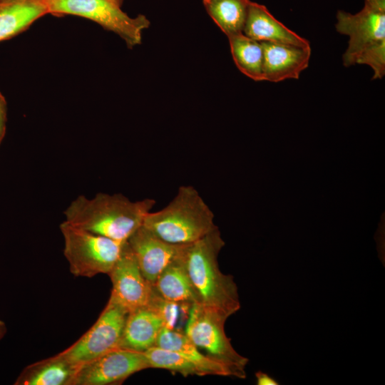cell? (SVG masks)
I'll use <instances>...</instances> for the list:
<instances>
[{
    "label": "cell",
    "instance_id": "obj_18",
    "mask_svg": "<svg viewBox=\"0 0 385 385\" xmlns=\"http://www.w3.org/2000/svg\"><path fill=\"white\" fill-rule=\"evenodd\" d=\"M155 346L179 353L192 360L205 370L207 375L232 376L228 368L207 355L201 354L185 332L175 328L163 327Z\"/></svg>",
    "mask_w": 385,
    "mask_h": 385
},
{
    "label": "cell",
    "instance_id": "obj_7",
    "mask_svg": "<svg viewBox=\"0 0 385 385\" xmlns=\"http://www.w3.org/2000/svg\"><path fill=\"white\" fill-rule=\"evenodd\" d=\"M129 312L110 296L93 325L74 344L60 354L80 366L119 348Z\"/></svg>",
    "mask_w": 385,
    "mask_h": 385
},
{
    "label": "cell",
    "instance_id": "obj_3",
    "mask_svg": "<svg viewBox=\"0 0 385 385\" xmlns=\"http://www.w3.org/2000/svg\"><path fill=\"white\" fill-rule=\"evenodd\" d=\"M143 225L176 245L192 244L217 228L211 209L191 185L180 186L165 207L146 215Z\"/></svg>",
    "mask_w": 385,
    "mask_h": 385
},
{
    "label": "cell",
    "instance_id": "obj_16",
    "mask_svg": "<svg viewBox=\"0 0 385 385\" xmlns=\"http://www.w3.org/2000/svg\"><path fill=\"white\" fill-rule=\"evenodd\" d=\"M79 366L60 353L26 366L15 385H73Z\"/></svg>",
    "mask_w": 385,
    "mask_h": 385
},
{
    "label": "cell",
    "instance_id": "obj_9",
    "mask_svg": "<svg viewBox=\"0 0 385 385\" xmlns=\"http://www.w3.org/2000/svg\"><path fill=\"white\" fill-rule=\"evenodd\" d=\"M148 368L145 352L116 348L80 365L73 385L119 384Z\"/></svg>",
    "mask_w": 385,
    "mask_h": 385
},
{
    "label": "cell",
    "instance_id": "obj_20",
    "mask_svg": "<svg viewBox=\"0 0 385 385\" xmlns=\"http://www.w3.org/2000/svg\"><path fill=\"white\" fill-rule=\"evenodd\" d=\"M233 61L243 74L255 81H263V48L261 42L239 34L228 37Z\"/></svg>",
    "mask_w": 385,
    "mask_h": 385
},
{
    "label": "cell",
    "instance_id": "obj_25",
    "mask_svg": "<svg viewBox=\"0 0 385 385\" xmlns=\"http://www.w3.org/2000/svg\"><path fill=\"white\" fill-rule=\"evenodd\" d=\"M257 385H279V382L261 371L255 373Z\"/></svg>",
    "mask_w": 385,
    "mask_h": 385
},
{
    "label": "cell",
    "instance_id": "obj_1",
    "mask_svg": "<svg viewBox=\"0 0 385 385\" xmlns=\"http://www.w3.org/2000/svg\"><path fill=\"white\" fill-rule=\"evenodd\" d=\"M155 205L153 198L131 201L121 193L98 192L92 198L79 195L63 213L65 221L73 226L125 242L143 225Z\"/></svg>",
    "mask_w": 385,
    "mask_h": 385
},
{
    "label": "cell",
    "instance_id": "obj_8",
    "mask_svg": "<svg viewBox=\"0 0 385 385\" xmlns=\"http://www.w3.org/2000/svg\"><path fill=\"white\" fill-rule=\"evenodd\" d=\"M337 19V32L349 38L342 56L345 67L355 65L364 50L385 40V0H364L359 12L351 14L338 11Z\"/></svg>",
    "mask_w": 385,
    "mask_h": 385
},
{
    "label": "cell",
    "instance_id": "obj_17",
    "mask_svg": "<svg viewBox=\"0 0 385 385\" xmlns=\"http://www.w3.org/2000/svg\"><path fill=\"white\" fill-rule=\"evenodd\" d=\"M47 14L46 0H1L0 41L26 31Z\"/></svg>",
    "mask_w": 385,
    "mask_h": 385
},
{
    "label": "cell",
    "instance_id": "obj_5",
    "mask_svg": "<svg viewBox=\"0 0 385 385\" xmlns=\"http://www.w3.org/2000/svg\"><path fill=\"white\" fill-rule=\"evenodd\" d=\"M227 317L200 303L189 309L185 334L207 355L229 369L232 376L245 379L249 359L238 354L225 332Z\"/></svg>",
    "mask_w": 385,
    "mask_h": 385
},
{
    "label": "cell",
    "instance_id": "obj_4",
    "mask_svg": "<svg viewBox=\"0 0 385 385\" xmlns=\"http://www.w3.org/2000/svg\"><path fill=\"white\" fill-rule=\"evenodd\" d=\"M64 242L63 255L71 273L76 277H93L107 274L118 260L124 243L71 225H60Z\"/></svg>",
    "mask_w": 385,
    "mask_h": 385
},
{
    "label": "cell",
    "instance_id": "obj_23",
    "mask_svg": "<svg viewBox=\"0 0 385 385\" xmlns=\"http://www.w3.org/2000/svg\"><path fill=\"white\" fill-rule=\"evenodd\" d=\"M148 306L153 308L160 316L165 327L175 328L178 318V304L163 299L153 291Z\"/></svg>",
    "mask_w": 385,
    "mask_h": 385
},
{
    "label": "cell",
    "instance_id": "obj_2",
    "mask_svg": "<svg viewBox=\"0 0 385 385\" xmlns=\"http://www.w3.org/2000/svg\"><path fill=\"white\" fill-rule=\"evenodd\" d=\"M224 245L218 228L215 229L189 245L185 265L198 303L229 317L241 306L233 276L219 268L217 257Z\"/></svg>",
    "mask_w": 385,
    "mask_h": 385
},
{
    "label": "cell",
    "instance_id": "obj_27",
    "mask_svg": "<svg viewBox=\"0 0 385 385\" xmlns=\"http://www.w3.org/2000/svg\"><path fill=\"white\" fill-rule=\"evenodd\" d=\"M109 1H112L113 3L121 7L125 0H109Z\"/></svg>",
    "mask_w": 385,
    "mask_h": 385
},
{
    "label": "cell",
    "instance_id": "obj_19",
    "mask_svg": "<svg viewBox=\"0 0 385 385\" xmlns=\"http://www.w3.org/2000/svg\"><path fill=\"white\" fill-rule=\"evenodd\" d=\"M250 2V0H202L207 14L227 38L243 32Z\"/></svg>",
    "mask_w": 385,
    "mask_h": 385
},
{
    "label": "cell",
    "instance_id": "obj_12",
    "mask_svg": "<svg viewBox=\"0 0 385 385\" xmlns=\"http://www.w3.org/2000/svg\"><path fill=\"white\" fill-rule=\"evenodd\" d=\"M263 48V81L277 83L298 79L308 66L311 48L261 42Z\"/></svg>",
    "mask_w": 385,
    "mask_h": 385
},
{
    "label": "cell",
    "instance_id": "obj_22",
    "mask_svg": "<svg viewBox=\"0 0 385 385\" xmlns=\"http://www.w3.org/2000/svg\"><path fill=\"white\" fill-rule=\"evenodd\" d=\"M356 64L370 66L374 72L372 79H381L385 75V40L364 50L356 61Z\"/></svg>",
    "mask_w": 385,
    "mask_h": 385
},
{
    "label": "cell",
    "instance_id": "obj_28",
    "mask_svg": "<svg viewBox=\"0 0 385 385\" xmlns=\"http://www.w3.org/2000/svg\"><path fill=\"white\" fill-rule=\"evenodd\" d=\"M1 1V0H0Z\"/></svg>",
    "mask_w": 385,
    "mask_h": 385
},
{
    "label": "cell",
    "instance_id": "obj_15",
    "mask_svg": "<svg viewBox=\"0 0 385 385\" xmlns=\"http://www.w3.org/2000/svg\"><path fill=\"white\" fill-rule=\"evenodd\" d=\"M187 249L162 271L153 283V289L163 299L190 308L199 302L186 269Z\"/></svg>",
    "mask_w": 385,
    "mask_h": 385
},
{
    "label": "cell",
    "instance_id": "obj_13",
    "mask_svg": "<svg viewBox=\"0 0 385 385\" xmlns=\"http://www.w3.org/2000/svg\"><path fill=\"white\" fill-rule=\"evenodd\" d=\"M243 34L260 42H272L311 48L308 40L299 36L274 18L264 5L250 1Z\"/></svg>",
    "mask_w": 385,
    "mask_h": 385
},
{
    "label": "cell",
    "instance_id": "obj_14",
    "mask_svg": "<svg viewBox=\"0 0 385 385\" xmlns=\"http://www.w3.org/2000/svg\"><path fill=\"white\" fill-rule=\"evenodd\" d=\"M163 327L165 324L160 316L149 306L130 311L125 321L119 348L145 352L155 346Z\"/></svg>",
    "mask_w": 385,
    "mask_h": 385
},
{
    "label": "cell",
    "instance_id": "obj_10",
    "mask_svg": "<svg viewBox=\"0 0 385 385\" xmlns=\"http://www.w3.org/2000/svg\"><path fill=\"white\" fill-rule=\"evenodd\" d=\"M108 275L112 283L111 296L128 312L148 305L153 286L143 276L127 241Z\"/></svg>",
    "mask_w": 385,
    "mask_h": 385
},
{
    "label": "cell",
    "instance_id": "obj_6",
    "mask_svg": "<svg viewBox=\"0 0 385 385\" xmlns=\"http://www.w3.org/2000/svg\"><path fill=\"white\" fill-rule=\"evenodd\" d=\"M48 14L74 15L91 20L119 36L128 48L142 43L143 31L150 22L143 14L131 17L109 0H46Z\"/></svg>",
    "mask_w": 385,
    "mask_h": 385
},
{
    "label": "cell",
    "instance_id": "obj_21",
    "mask_svg": "<svg viewBox=\"0 0 385 385\" xmlns=\"http://www.w3.org/2000/svg\"><path fill=\"white\" fill-rule=\"evenodd\" d=\"M150 368H159L188 376H206L205 370L192 360L185 356L157 346L145 351Z\"/></svg>",
    "mask_w": 385,
    "mask_h": 385
},
{
    "label": "cell",
    "instance_id": "obj_26",
    "mask_svg": "<svg viewBox=\"0 0 385 385\" xmlns=\"http://www.w3.org/2000/svg\"><path fill=\"white\" fill-rule=\"evenodd\" d=\"M7 332V327L6 323L0 319V340L4 337Z\"/></svg>",
    "mask_w": 385,
    "mask_h": 385
},
{
    "label": "cell",
    "instance_id": "obj_24",
    "mask_svg": "<svg viewBox=\"0 0 385 385\" xmlns=\"http://www.w3.org/2000/svg\"><path fill=\"white\" fill-rule=\"evenodd\" d=\"M7 121V103L0 91V145L5 136Z\"/></svg>",
    "mask_w": 385,
    "mask_h": 385
},
{
    "label": "cell",
    "instance_id": "obj_11",
    "mask_svg": "<svg viewBox=\"0 0 385 385\" xmlns=\"http://www.w3.org/2000/svg\"><path fill=\"white\" fill-rule=\"evenodd\" d=\"M127 242L143 276L152 286L162 271L183 255L189 245L168 242L143 225L132 234Z\"/></svg>",
    "mask_w": 385,
    "mask_h": 385
}]
</instances>
